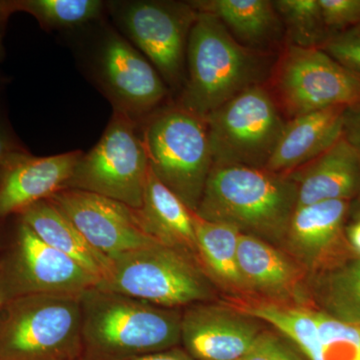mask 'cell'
Instances as JSON below:
<instances>
[{"label":"cell","instance_id":"6da1fadb","mask_svg":"<svg viewBox=\"0 0 360 360\" xmlns=\"http://www.w3.org/2000/svg\"><path fill=\"white\" fill-rule=\"evenodd\" d=\"M80 303L84 352L90 360H131L181 340L179 310L98 288L82 293Z\"/></svg>","mask_w":360,"mask_h":360},{"label":"cell","instance_id":"7a4b0ae2","mask_svg":"<svg viewBox=\"0 0 360 360\" xmlns=\"http://www.w3.org/2000/svg\"><path fill=\"white\" fill-rule=\"evenodd\" d=\"M297 193L290 175L265 168L213 165L194 212L240 232L278 236L288 231Z\"/></svg>","mask_w":360,"mask_h":360},{"label":"cell","instance_id":"3957f363","mask_svg":"<svg viewBox=\"0 0 360 360\" xmlns=\"http://www.w3.org/2000/svg\"><path fill=\"white\" fill-rule=\"evenodd\" d=\"M187 78L179 106L205 118L222 104L262 84L264 59L239 44L212 14L198 11L186 52Z\"/></svg>","mask_w":360,"mask_h":360},{"label":"cell","instance_id":"277c9868","mask_svg":"<svg viewBox=\"0 0 360 360\" xmlns=\"http://www.w3.org/2000/svg\"><path fill=\"white\" fill-rule=\"evenodd\" d=\"M84 352L80 295H30L0 307V360H77Z\"/></svg>","mask_w":360,"mask_h":360},{"label":"cell","instance_id":"5b68a950","mask_svg":"<svg viewBox=\"0 0 360 360\" xmlns=\"http://www.w3.org/2000/svg\"><path fill=\"white\" fill-rule=\"evenodd\" d=\"M141 135L153 174L195 212L213 167L205 118L177 105L150 115Z\"/></svg>","mask_w":360,"mask_h":360},{"label":"cell","instance_id":"8992f818","mask_svg":"<svg viewBox=\"0 0 360 360\" xmlns=\"http://www.w3.org/2000/svg\"><path fill=\"white\" fill-rule=\"evenodd\" d=\"M96 288L174 309L210 296L207 281L188 255L160 243L111 259L108 276Z\"/></svg>","mask_w":360,"mask_h":360},{"label":"cell","instance_id":"52a82bcc","mask_svg":"<svg viewBox=\"0 0 360 360\" xmlns=\"http://www.w3.org/2000/svg\"><path fill=\"white\" fill-rule=\"evenodd\" d=\"M213 165L265 168L283 134L281 110L264 85L243 90L205 117Z\"/></svg>","mask_w":360,"mask_h":360},{"label":"cell","instance_id":"ba28073f","mask_svg":"<svg viewBox=\"0 0 360 360\" xmlns=\"http://www.w3.org/2000/svg\"><path fill=\"white\" fill-rule=\"evenodd\" d=\"M274 101L290 120L360 104V73L350 70L317 46L288 44L271 75Z\"/></svg>","mask_w":360,"mask_h":360},{"label":"cell","instance_id":"9c48e42d","mask_svg":"<svg viewBox=\"0 0 360 360\" xmlns=\"http://www.w3.org/2000/svg\"><path fill=\"white\" fill-rule=\"evenodd\" d=\"M148 170V153L137 122L113 110L101 141L80 158L65 188L98 194L139 210Z\"/></svg>","mask_w":360,"mask_h":360},{"label":"cell","instance_id":"30bf717a","mask_svg":"<svg viewBox=\"0 0 360 360\" xmlns=\"http://www.w3.org/2000/svg\"><path fill=\"white\" fill-rule=\"evenodd\" d=\"M99 283L96 276L46 245L20 220L13 248L0 269L2 302L30 295H80Z\"/></svg>","mask_w":360,"mask_h":360},{"label":"cell","instance_id":"8fae6325","mask_svg":"<svg viewBox=\"0 0 360 360\" xmlns=\"http://www.w3.org/2000/svg\"><path fill=\"white\" fill-rule=\"evenodd\" d=\"M116 15L123 32L165 84L179 87L184 78L187 44L198 11L191 4L130 1L120 4Z\"/></svg>","mask_w":360,"mask_h":360},{"label":"cell","instance_id":"7c38bea8","mask_svg":"<svg viewBox=\"0 0 360 360\" xmlns=\"http://www.w3.org/2000/svg\"><path fill=\"white\" fill-rule=\"evenodd\" d=\"M85 239L113 259L122 253L158 243L144 229L139 212L98 194L65 188L49 198Z\"/></svg>","mask_w":360,"mask_h":360},{"label":"cell","instance_id":"4fadbf2b","mask_svg":"<svg viewBox=\"0 0 360 360\" xmlns=\"http://www.w3.org/2000/svg\"><path fill=\"white\" fill-rule=\"evenodd\" d=\"M97 77L115 110L139 123L167 96L160 73L143 54L111 32L97 56Z\"/></svg>","mask_w":360,"mask_h":360},{"label":"cell","instance_id":"5bb4252c","mask_svg":"<svg viewBox=\"0 0 360 360\" xmlns=\"http://www.w3.org/2000/svg\"><path fill=\"white\" fill-rule=\"evenodd\" d=\"M82 151L33 156L28 151L11 155L0 167V217L20 213L65 188Z\"/></svg>","mask_w":360,"mask_h":360},{"label":"cell","instance_id":"9a60e30c","mask_svg":"<svg viewBox=\"0 0 360 360\" xmlns=\"http://www.w3.org/2000/svg\"><path fill=\"white\" fill-rule=\"evenodd\" d=\"M260 333L246 314L200 305L182 315L180 341L198 360H239Z\"/></svg>","mask_w":360,"mask_h":360},{"label":"cell","instance_id":"2e32d148","mask_svg":"<svg viewBox=\"0 0 360 360\" xmlns=\"http://www.w3.org/2000/svg\"><path fill=\"white\" fill-rule=\"evenodd\" d=\"M297 205L348 200L360 193V160L345 134L326 151L298 168ZM293 174V172H292Z\"/></svg>","mask_w":360,"mask_h":360},{"label":"cell","instance_id":"e0dca14e","mask_svg":"<svg viewBox=\"0 0 360 360\" xmlns=\"http://www.w3.org/2000/svg\"><path fill=\"white\" fill-rule=\"evenodd\" d=\"M347 110L335 106L290 120L265 169L290 175L321 155L343 134Z\"/></svg>","mask_w":360,"mask_h":360},{"label":"cell","instance_id":"ac0fdd59","mask_svg":"<svg viewBox=\"0 0 360 360\" xmlns=\"http://www.w3.org/2000/svg\"><path fill=\"white\" fill-rule=\"evenodd\" d=\"M137 212L146 232L158 243L186 255H198L193 210L155 176L150 167Z\"/></svg>","mask_w":360,"mask_h":360},{"label":"cell","instance_id":"d6986e66","mask_svg":"<svg viewBox=\"0 0 360 360\" xmlns=\"http://www.w3.org/2000/svg\"><path fill=\"white\" fill-rule=\"evenodd\" d=\"M21 221L44 243L82 265L103 281L108 276L111 260L96 250L75 225L49 200L39 201L20 213Z\"/></svg>","mask_w":360,"mask_h":360},{"label":"cell","instance_id":"ffe728a7","mask_svg":"<svg viewBox=\"0 0 360 360\" xmlns=\"http://www.w3.org/2000/svg\"><path fill=\"white\" fill-rule=\"evenodd\" d=\"M198 11L217 16L232 37L248 49L274 41L281 16L269 0H203L191 2Z\"/></svg>","mask_w":360,"mask_h":360},{"label":"cell","instance_id":"44dd1931","mask_svg":"<svg viewBox=\"0 0 360 360\" xmlns=\"http://www.w3.org/2000/svg\"><path fill=\"white\" fill-rule=\"evenodd\" d=\"M348 208V200L296 207L288 229L291 243L307 257H319L340 239Z\"/></svg>","mask_w":360,"mask_h":360},{"label":"cell","instance_id":"7402d4cb","mask_svg":"<svg viewBox=\"0 0 360 360\" xmlns=\"http://www.w3.org/2000/svg\"><path fill=\"white\" fill-rule=\"evenodd\" d=\"M238 265L246 285L265 292L288 290L297 278L295 265L283 253L252 234L239 236Z\"/></svg>","mask_w":360,"mask_h":360},{"label":"cell","instance_id":"603a6c76","mask_svg":"<svg viewBox=\"0 0 360 360\" xmlns=\"http://www.w3.org/2000/svg\"><path fill=\"white\" fill-rule=\"evenodd\" d=\"M193 214L198 255L207 269L224 283L236 288L246 285L238 265V248L241 232L232 225L208 221Z\"/></svg>","mask_w":360,"mask_h":360},{"label":"cell","instance_id":"cb8c5ba5","mask_svg":"<svg viewBox=\"0 0 360 360\" xmlns=\"http://www.w3.org/2000/svg\"><path fill=\"white\" fill-rule=\"evenodd\" d=\"M101 0H13L0 1V49L6 21L11 14L25 13L44 28H63L96 20L103 13ZM1 53V52H0Z\"/></svg>","mask_w":360,"mask_h":360},{"label":"cell","instance_id":"d4e9b609","mask_svg":"<svg viewBox=\"0 0 360 360\" xmlns=\"http://www.w3.org/2000/svg\"><path fill=\"white\" fill-rule=\"evenodd\" d=\"M243 312L274 326L295 345L307 360L315 359L319 349V328L311 310L258 303L246 307Z\"/></svg>","mask_w":360,"mask_h":360},{"label":"cell","instance_id":"484cf974","mask_svg":"<svg viewBox=\"0 0 360 360\" xmlns=\"http://www.w3.org/2000/svg\"><path fill=\"white\" fill-rule=\"evenodd\" d=\"M274 6L288 27L290 44L319 47L329 37L319 0H278Z\"/></svg>","mask_w":360,"mask_h":360},{"label":"cell","instance_id":"4316f807","mask_svg":"<svg viewBox=\"0 0 360 360\" xmlns=\"http://www.w3.org/2000/svg\"><path fill=\"white\" fill-rule=\"evenodd\" d=\"M322 296L328 314L360 324V258L333 271L324 283Z\"/></svg>","mask_w":360,"mask_h":360},{"label":"cell","instance_id":"83f0119b","mask_svg":"<svg viewBox=\"0 0 360 360\" xmlns=\"http://www.w3.org/2000/svg\"><path fill=\"white\" fill-rule=\"evenodd\" d=\"M314 314L319 328L314 360H360V324L340 321L326 312Z\"/></svg>","mask_w":360,"mask_h":360},{"label":"cell","instance_id":"f1b7e54d","mask_svg":"<svg viewBox=\"0 0 360 360\" xmlns=\"http://www.w3.org/2000/svg\"><path fill=\"white\" fill-rule=\"evenodd\" d=\"M319 49L345 68L360 73V25L331 33Z\"/></svg>","mask_w":360,"mask_h":360},{"label":"cell","instance_id":"f546056e","mask_svg":"<svg viewBox=\"0 0 360 360\" xmlns=\"http://www.w3.org/2000/svg\"><path fill=\"white\" fill-rule=\"evenodd\" d=\"M239 360H307L290 345V340L272 333L262 331L253 345Z\"/></svg>","mask_w":360,"mask_h":360},{"label":"cell","instance_id":"4dcf8cb0","mask_svg":"<svg viewBox=\"0 0 360 360\" xmlns=\"http://www.w3.org/2000/svg\"><path fill=\"white\" fill-rule=\"evenodd\" d=\"M324 23L331 33L360 25V0H319Z\"/></svg>","mask_w":360,"mask_h":360},{"label":"cell","instance_id":"1f68e13d","mask_svg":"<svg viewBox=\"0 0 360 360\" xmlns=\"http://www.w3.org/2000/svg\"><path fill=\"white\" fill-rule=\"evenodd\" d=\"M27 151L20 139L14 134L6 117L0 112V167L11 155L16 153Z\"/></svg>","mask_w":360,"mask_h":360},{"label":"cell","instance_id":"d6a6232c","mask_svg":"<svg viewBox=\"0 0 360 360\" xmlns=\"http://www.w3.org/2000/svg\"><path fill=\"white\" fill-rule=\"evenodd\" d=\"M343 134L354 146L360 160V104L354 108H347Z\"/></svg>","mask_w":360,"mask_h":360},{"label":"cell","instance_id":"836d02e7","mask_svg":"<svg viewBox=\"0 0 360 360\" xmlns=\"http://www.w3.org/2000/svg\"><path fill=\"white\" fill-rule=\"evenodd\" d=\"M131 360H198L191 356L186 350L179 349L174 347L170 349L163 350V352H155L143 355V356L137 357Z\"/></svg>","mask_w":360,"mask_h":360},{"label":"cell","instance_id":"e575fe53","mask_svg":"<svg viewBox=\"0 0 360 360\" xmlns=\"http://www.w3.org/2000/svg\"><path fill=\"white\" fill-rule=\"evenodd\" d=\"M347 238L352 248L360 255V217L347 229Z\"/></svg>","mask_w":360,"mask_h":360},{"label":"cell","instance_id":"d590c367","mask_svg":"<svg viewBox=\"0 0 360 360\" xmlns=\"http://www.w3.org/2000/svg\"><path fill=\"white\" fill-rule=\"evenodd\" d=\"M2 304V300H1V296H0V307H1Z\"/></svg>","mask_w":360,"mask_h":360},{"label":"cell","instance_id":"8d00e7d4","mask_svg":"<svg viewBox=\"0 0 360 360\" xmlns=\"http://www.w3.org/2000/svg\"><path fill=\"white\" fill-rule=\"evenodd\" d=\"M78 360V359H77Z\"/></svg>","mask_w":360,"mask_h":360}]
</instances>
